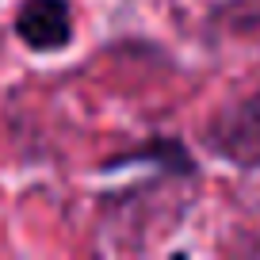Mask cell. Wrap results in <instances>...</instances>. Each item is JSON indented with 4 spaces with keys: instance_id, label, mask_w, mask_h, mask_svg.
I'll return each instance as SVG.
<instances>
[{
    "instance_id": "obj_1",
    "label": "cell",
    "mask_w": 260,
    "mask_h": 260,
    "mask_svg": "<svg viewBox=\"0 0 260 260\" xmlns=\"http://www.w3.org/2000/svg\"><path fill=\"white\" fill-rule=\"evenodd\" d=\"M203 146L237 169H260V81L207 119Z\"/></svg>"
},
{
    "instance_id": "obj_2",
    "label": "cell",
    "mask_w": 260,
    "mask_h": 260,
    "mask_svg": "<svg viewBox=\"0 0 260 260\" xmlns=\"http://www.w3.org/2000/svg\"><path fill=\"white\" fill-rule=\"evenodd\" d=\"M16 35L35 54H57L73 42L69 0H23L16 8Z\"/></svg>"
},
{
    "instance_id": "obj_3",
    "label": "cell",
    "mask_w": 260,
    "mask_h": 260,
    "mask_svg": "<svg viewBox=\"0 0 260 260\" xmlns=\"http://www.w3.org/2000/svg\"><path fill=\"white\" fill-rule=\"evenodd\" d=\"M138 161H149L157 165L161 172H169V176H184V180H195V161L191 153L184 149V142L176 138H149L142 149H126V153L111 157V161L104 165V169H122V165H138Z\"/></svg>"
}]
</instances>
